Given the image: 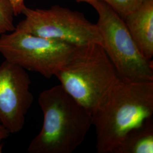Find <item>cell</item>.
I'll use <instances>...</instances> for the list:
<instances>
[{
	"label": "cell",
	"instance_id": "obj_1",
	"mask_svg": "<svg viewBox=\"0 0 153 153\" xmlns=\"http://www.w3.org/2000/svg\"><path fill=\"white\" fill-rule=\"evenodd\" d=\"M153 81L119 78L93 115L98 153H112L128 131L153 117Z\"/></svg>",
	"mask_w": 153,
	"mask_h": 153
},
{
	"label": "cell",
	"instance_id": "obj_2",
	"mask_svg": "<svg viewBox=\"0 0 153 153\" xmlns=\"http://www.w3.org/2000/svg\"><path fill=\"white\" fill-rule=\"evenodd\" d=\"M43 123L28 145L30 153H71L82 144L93 125V115L61 85L40 93Z\"/></svg>",
	"mask_w": 153,
	"mask_h": 153
},
{
	"label": "cell",
	"instance_id": "obj_3",
	"mask_svg": "<svg viewBox=\"0 0 153 153\" xmlns=\"http://www.w3.org/2000/svg\"><path fill=\"white\" fill-rule=\"evenodd\" d=\"M55 76L66 91L92 115L119 79L104 48L95 43L76 46Z\"/></svg>",
	"mask_w": 153,
	"mask_h": 153
},
{
	"label": "cell",
	"instance_id": "obj_4",
	"mask_svg": "<svg viewBox=\"0 0 153 153\" xmlns=\"http://www.w3.org/2000/svg\"><path fill=\"white\" fill-rule=\"evenodd\" d=\"M98 14L96 23L102 46L121 80L153 81V61L144 57L137 48L123 19L103 1L88 2Z\"/></svg>",
	"mask_w": 153,
	"mask_h": 153
},
{
	"label": "cell",
	"instance_id": "obj_5",
	"mask_svg": "<svg viewBox=\"0 0 153 153\" xmlns=\"http://www.w3.org/2000/svg\"><path fill=\"white\" fill-rule=\"evenodd\" d=\"M75 47L16 30L0 36V53L5 60L48 79L65 64Z\"/></svg>",
	"mask_w": 153,
	"mask_h": 153
},
{
	"label": "cell",
	"instance_id": "obj_6",
	"mask_svg": "<svg viewBox=\"0 0 153 153\" xmlns=\"http://www.w3.org/2000/svg\"><path fill=\"white\" fill-rule=\"evenodd\" d=\"M21 14L25 18L16 25L17 31L75 46L91 43L102 44L97 25L79 12L58 5L47 9H32L25 6Z\"/></svg>",
	"mask_w": 153,
	"mask_h": 153
},
{
	"label": "cell",
	"instance_id": "obj_7",
	"mask_svg": "<svg viewBox=\"0 0 153 153\" xmlns=\"http://www.w3.org/2000/svg\"><path fill=\"white\" fill-rule=\"evenodd\" d=\"M25 69L5 60L0 65V121L10 133L21 131L33 96Z\"/></svg>",
	"mask_w": 153,
	"mask_h": 153
},
{
	"label": "cell",
	"instance_id": "obj_8",
	"mask_svg": "<svg viewBox=\"0 0 153 153\" xmlns=\"http://www.w3.org/2000/svg\"><path fill=\"white\" fill-rule=\"evenodd\" d=\"M142 56H153V0H142L136 10L123 19Z\"/></svg>",
	"mask_w": 153,
	"mask_h": 153
},
{
	"label": "cell",
	"instance_id": "obj_9",
	"mask_svg": "<svg viewBox=\"0 0 153 153\" xmlns=\"http://www.w3.org/2000/svg\"><path fill=\"white\" fill-rule=\"evenodd\" d=\"M153 119L131 129L123 138L112 153H153Z\"/></svg>",
	"mask_w": 153,
	"mask_h": 153
},
{
	"label": "cell",
	"instance_id": "obj_10",
	"mask_svg": "<svg viewBox=\"0 0 153 153\" xmlns=\"http://www.w3.org/2000/svg\"><path fill=\"white\" fill-rule=\"evenodd\" d=\"M16 16L10 0H0V34L15 30L14 16Z\"/></svg>",
	"mask_w": 153,
	"mask_h": 153
},
{
	"label": "cell",
	"instance_id": "obj_11",
	"mask_svg": "<svg viewBox=\"0 0 153 153\" xmlns=\"http://www.w3.org/2000/svg\"><path fill=\"white\" fill-rule=\"evenodd\" d=\"M104 2L123 19L138 8L142 0H104Z\"/></svg>",
	"mask_w": 153,
	"mask_h": 153
},
{
	"label": "cell",
	"instance_id": "obj_12",
	"mask_svg": "<svg viewBox=\"0 0 153 153\" xmlns=\"http://www.w3.org/2000/svg\"><path fill=\"white\" fill-rule=\"evenodd\" d=\"M14 9L16 16L21 14L22 10L26 6L25 5V0H10Z\"/></svg>",
	"mask_w": 153,
	"mask_h": 153
},
{
	"label": "cell",
	"instance_id": "obj_13",
	"mask_svg": "<svg viewBox=\"0 0 153 153\" xmlns=\"http://www.w3.org/2000/svg\"><path fill=\"white\" fill-rule=\"evenodd\" d=\"M11 133L6 128L0 121V140L2 141L7 138Z\"/></svg>",
	"mask_w": 153,
	"mask_h": 153
},
{
	"label": "cell",
	"instance_id": "obj_14",
	"mask_svg": "<svg viewBox=\"0 0 153 153\" xmlns=\"http://www.w3.org/2000/svg\"><path fill=\"white\" fill-rule=\"evenodd\" d=\"M77 1H85L86 2H90V1H95V0H76ZM101 1H104V0H101Z\"/></svg>",
	"mask_w": 153,
	"mask_h": 153
},
{
	"label": "cell",
	"instance_id": "obj_15",
	"mask_svg": "<svg viewBox=\"0 0 153 153\" xmlns=\"http://www.w3.org/2000/svg\"><path fill=\"white\" fill-rule=\"evenodd\" d=\"M1 141L0 140V153H2V145L1 144Z\"/></svg>",
	"mask_w": 153,
	"mask_h": 153
}]
</instances>
